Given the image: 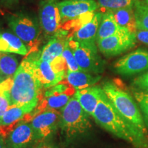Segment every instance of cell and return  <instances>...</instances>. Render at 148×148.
<instances>
[{"label": "cell", "mask_w": 148, "mask_h": 148, "mask_svg": "<svg viewBox=\"0 0 148 148\" xmlns=\"http://www.w3.org/2000/svg\"><path fill=\"white\" fill-rule=\"evenodd\" d=\"M92 116L103 128L131 143L134 148H148V136L124 119L105 94L99 100Z\"/></svg>", "instance_id": "1"}, {"label": "cell", "mask_w": 148, "mask_h": 148, "mask_svg": "<svg viewBox=\"0 0 148 148\" xmlns=\"http://www.w3.org/2000/svg\"><path fill=\"white\" fill-rule=\"evenodd\" d=\"M21 61L12 79L10 90L11 105L39 100L41 86L34 73L31 53Z\"/></svg>", "instance_id": "2"}, {"label": "cell", "mask_w": 148, "mask_h": 148, "mask_svg": "<svg viewBox=\"0 0 148 148\" xmlns=\"http://www.w3.org/2000/svg\"><path fill=\"white\" fill-rule=\"evenodd\" d=\"M101 87L116 110L143 134L148 136L143 116L134 98L114 81H106L103 83Z\"/></svg>", "instance_id": "3"}, {"label": "cell", "mask_w": 148, "mask_h": 148, "mask_svg": "<svg viewBox=\"0 0 148 148\" xmlns=\"http://www.w3.org/2000/svg\"><path fill=\"white\" fill-rule=\"evenodd\" d=\"M60 112V126L67 140L84 134L91 128L90 115L82 108L74 95Z\"/></svg>", "instance_id": "4"}, {"label": "cell", "mask_w": 148, "mask_h": 148, "mask_svg": "<svg viewBox=\"0 0 148 148\" xmlns=\"http://www.w3.org/2000/svg\"><path fill=\"white\" fill-rule=\"evenodd\" d=\"M8 27L14 34L23 41L29 49V53H33L39 44L40 27L36 20L31 16L18 13L6 16Z\"/></svg>", "instance_id": "5"}, {"label": "cell", "mask_w": 148, "mask_h": 148, "mask_svg": "<svg viewBox=\"0 0 148 148\" xmlns=\"http://www.w3.org/2000/svg\"><path fill=\"white\" fill-rule=\"evenodd\" d=\"M69 43L73 48L74 56L81 71L93 74L103 73L105 62L98 53L96 43H80L70 38Z\"/></svg>", "instance_id": "6"}, {"label": "cell", "mask_w": 148, "mask_h": 148, "mask_svg": "<svg viewBox=\"0 0 148 148\" xmlns=\"http://www.w3.org/2000/svg\"><path fill=\"white\" fill-rule=\"evenodd\" d=\"M75 90L66 81L48 88L37 105L35 115L45 110H62L75 95Z\"/></svg>", "instance_id": "7"}, {"label": "cell", "mask_w": 148, "mask_h": 148, "mask_svg": "<svg viewBox=\"0 0 148 148\" xmlns=\"http://www.w3.org/2000/svg\"><path fill=\"white\" fill-rule=\"evenodd\" d=\"M135 34L122 28L115 34L97 40L98 49L106 57L119 55L132 48L136 43Z\"/></svg>", "instance_id": "8"}, {"label": "cell", "mask_w": 148, "mask_h": 148, "mask_svg": "<svg viewBox=\"0 0 148 148\" xmlns=\"http://www.w3.org/2000/svg\"><path fill=\"white\" fill-rule=\"evenodd\" d=\"M30 53L32 57L35 75L42 88L52 87L66 78L67 72L60 71L52 62L40 60V52Z\"/></svg>", "instance_id": "9"}, {"label": "cell", "mask_w": 148, "mask_h": 148, "mask_svg": "<svg viewBox=\"0 0 148 148\" xmlns=\"http://www.w3.org/2000/svg\"><path fill=\"white\" fill-rule=\"evenodd\" d=\"M58 0H42L40 3V26L46 36H53L60 30L62 20Z\"/></svg>", "instance_id": "10"}, {"label": "cell", "mask_w": 148, "mask_h": 148, "mask_svg": "<svg viewBox=\"0 0 148 148\" xmlns=\"http://www.w3.org/2000/svg\"><path fill=\"white\" fill-rule=\"evenodd\" d=\"M117 73L133 75L148 70V50L138 49L119 58L114 64Z\"/></svg>", "instance_id": "11"}, {"label": "cell", "mask_w": 148, "mask_h": 148, "mask_svg": "<svg viewBox=\"0 0 148 148\" xmlns=\"http://www.w3.org/2000/svg\"><path fill=\"white\" fill-rule=\"evenodd\" d=\"M61 112L56 110L42 111L31 120L35 139L45 140L51 136L60 124Z\"/></svg>", "instance_id": "12"}, {"label": "cell", "mask_w": 148, "mask_h": 148, "mask_svg": "<svg viewBox=\"0 0 148 148\" xmlns=\"http://www.w3.org/2000/svg\"><path fill=\"white\" fill-rule=\"evenodd\" d=\"M39 100H36L22 104H12L0 118V131L1 136H8L14 125H16L27 114L36 109Z\"/></svg>", "instance_id": "13"}, {"label": "cell", "mask_w": 148, "mask_h": 148, "mask_svg": "<svg viewBox=\"0 0 148 148\" xmlns=\"http://www.w3.org/2000/svg\"><path fill=\"white\" fill-rule=\"evenodd\" d=\"M58 5L62 23L64 21L77 19L89 12H96L98 9L97 3L95 0H64L59 2Z\"/></svg>", "instance_id": "14"}, {"label": "cell", "mask_w": 148, "mask_h": 148, "mask_svg": "<svg viewBox=\"0 0 148 148\" xmlns=\"http://www.w3.org/2000/svg\"><path fill=\"white\" fill-rule=\"evenodd\" d=\"M26 117L27 116L9 133L7 140L8 147L25 148L35 140L34 132L31 123L24 121Z\"/></svg>", "instance_id": "15"}, {"label": "cell", "mask_w": 148, "mask_h": 148, "mask_svg": "<svg viewBox=\"0 0 148 148\" xmlns=\"http://www.w3.org/2000/svg\"><path fill=\"white\" fill-rule=\"evenodd\" d=\"M104 94L101 86L93 85L89 87L76 90L74 96L82 108L92 116L98 103Z\"/></svg>", "instance_id": "16"}, {"label": "cell", "mask_w": 148, "mask_h": 148, "mask_svg": "<svg viewBox=\"0 0 148 148\" xmlns=\"http://www.w3.org/2000/svg\"><path fill=\"white\" fill-rule=\"evenodd\" d=\"M102 12H95L91 19L79 26L72 34V39L80 43H96Z\"/></svg>", "instance_id": "17"}, {"label": "cell", "mask_w": 148, "mask_h": 148, "mask_svg": "<svg viewBox=\"0 0 148 148\" xmlns=\"http://www.w3.org/2000/svg\"><path fill=\"white\" fill-rule=\"evenodd\" d=\"M66 33L64 31L60 32L59 30L51 38L47 45L42 48V51H40L39 58L40 60L51 62L62 56L66 40L70 38L65 36Z\"/></svg>", "instance_id": "18"}, {"label": "cell", "mask_w": 148, "mask_h": 148, "mask_svg": "<svg viewBox=\"0 0 148 148\" xmlns=\"http://www.w3.org/2000/svg\"><path fill=\"white\" fill-rule=\"evenodd\" d=\"M0 51L16 53L22 56L29 54V49L17 36L12 33H0Z\"/></svg>", "instance_id": "19"}, {"label": "cell", "mask_w": 148, "mask_h": 148, "mask_svg": "<svg viewBox=\"0 0 148 148\" xmlns=\"http://www.w3.org/2000/svg\"><path fill=\"white\" fill-rule=\"evenodd\" d=\"M101 78L100 74H93L81 70L75 71H68L66 80L75 90L82 89L95 85Z\"/></svg>", "instance_id": "20"}, {"label": "cell", "mask_w": 148, "mask_h": 148, "mask_svg": "<svg viewBox=\"0 0 148 148\" xmlns=\"http://www.w3.org/2000/svg\"><path fill=\"white\" fill-rule=\"evenodd\" d=\"M112 12L119 27L132 34L136 32L138 27L133 7L119 9Z\"/></svg>", "instance_id": "21"}, {"label": "cell", "mask_w": 148, "mask_h": 148, "mask_svg": "<svg viewBox=\"0 0 148 148\" xmlns=\"http://www.w3.org/2000/svg\"><path fill=\"white\" fill-rule=\"evenodd\" d=\"M121 29L122 27H119L116 23L112 11L102 12V16L98 29L96 42L102 38L115 34Z\"/></svg>", "instance_id": "22"}, {"label": "cell", "mask_w": 148, "mask_h": 148, "mask_svg": "<svg viewBox=\"0 0 148 148\" xmlns=\"http://www.w3.org/2000/svg\"><path fill=\"white\" fill-rule=\"evenodd\" d=\"M18 66V59L10 53L0 51V78L13 77Z\"/></svg>", "instance_id": "23"}, {"label": "cell", "mask_w": 148, "mask_h": 148, "mask_svg": "<svg viewBox=\"0 0 148 148\" xmlns=\"http://www.w3.org/2000/svg\"><path fill=\"white\" fill-rule=\"evenodd\" d=\"M133 8L138 29L148 30V1L138 0Z\"/></svg>", "instance_id": "24"}, {"label": "cell", "mask_w": 148, "mask_h": 148, "mask_svg": "<svg viewBox=\"0 0 148 148\" xmlns=\"http://www.w3.org/2000/svg\"><path fill=\"white\" fill-rule=\"evenodd\" d=\"M138 0H97L98 8L101 12L114 11L128 7H134Z\"/></svg>", "instance_id": "25"}, {"label": "cell", "mask_w": 148, "mask_h": 148, "mask_svg": "<svg viewBox=\"0 0 148 148\" xmlns=\"http://www.w3.org/2000/svg\"><path fill=\"white\" fill-rule=\"evenodd\" d=\"M133 95L141 110L145 125L148 127V92L137 89L133 91Z\"/></svg>", "instance_id": "26"}, {"label": "cell", "mask_w": 148, "mask_h": 148, "mask_svg": "<svg viewBox=\"0 0 148 148\" xmlns=\"http://www.w3.org/2000/svg\"><path fill=\"white\" fill-rule=\"evenodd\" d=\"M62 56L65 60L66 65H67L68 71H75L80 70L78 64H77L76 60H75V56L73 48L69 43V39L66 40L65 45H64V50L62 51Z\"/></svg>", "instance_id": "27"}, {"label": "cell", "mask_w": 148, "mask_h": 148, "mask_svg": "<svg viewBox=\"0 0 148 148\" xmlns=\"http://www.w3.org/2000/svg\"><path fill=\"white\" fill-rule=\"evenodd\" d=\"M133 84L138 90L148 92V72L135 78Z\"/></svg>", "instance_id": "28"}, {"label": "cell", "mask_w": 148, "mask_h": 148, "mask_svg": "<svg viewBox=\"0 0 148 148\" xmlns=\"http://www.w3.org/2000/svg\"><path fill=\"white\" fill-rule=\"evenodd\" d=\"M136 39L143 43L148 45V30L145 29H137L135 33Z\"/></svg>", "instance_id": "29"}, {"label": "cell", "mask_w": 148, "mask_h": 148, "mask_svg": "<svg viewBox=\"0 0 148 148\" xmlns=\"http://www.w3.org/2000/svg\"><path fill=\"white\" fill-rule=\"evenodd\" d=\"M17 1L18 0H2V2L4 3L5 5H8V6L14 5L16 3H17Z\"/></svg>", "instance_id": "30"}, {"label": "cell", "mask_w": 148, "mask_h": 148, "mask_svg": "<svg viewBox=\"0 0 148 148\" xmlns=\"http://www.w3.org/2000/svg\"><path fill=\"white\" fill-rule=\"evenodd\" d=\"M5 147V141L3 136H0V148Z\"/></svg>", "instance_id": "31"}, {"label": "cell", "mask_w": 148, "mask_h": 148, "mask_svg": "<svg viewBox=\"0 0 148 148\" xmlns=\"http://www.w3.org/2000/svg\"><path fill=\"white\" fill-rule=\"evenodd\" d=\"M38 148H56L53 146L49 145V144H42V145H40Z\"/></svg>", "instance_id": "32"}, {"label": "cell", "mask_w": 148, "mask_h": 148, "mask_svg": "<svg viewBox=\"0 0 148 148\" xmlns=\"http://www.w3.org/2000/svg\"><path fill=\"white\" fill-rule=\"evenodd\" d=\"M77 1H87V0H77Z\"/></svg>", "instance_id": "33"}, {"label": "cell", "mask_w": 148, "mask_h": 148, "mask_svg": "<svg viewBox=\"0 0 148 148\" xmlns=\"http://www.w3.org/2000/svg\"><path fill=\"white\" fill-rule=\"evenodd\" d=\"M2 79H1V78H0V82H1V81L2 80Z\"/></svg>", "instance_id": "34"}, {"label": "cell", "mask_w": 148, "mask_h": 148, "mask_svg": "<svg viewBox=\"0 0 148 148\" xmlns=\"http://www.w3.org/2000/svg\"><path fill=\"white\" fill-rule=\"evenodd\" d=\"M8 148H12V147H8Z\"/></svg>", "instance_id": "35"}]
</instances>
